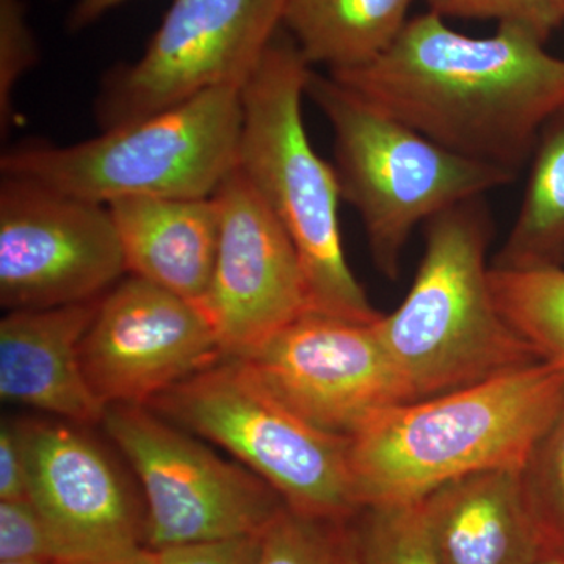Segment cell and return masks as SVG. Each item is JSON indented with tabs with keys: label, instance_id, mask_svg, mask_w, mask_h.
I'll list each match as a JSON object with an SVG mask.
<instances>
[{
	"label": "cell",
	"instance_id": "obj_1",
	"mask_svg": "<svg viewBox=\"0 0 564 564\" xmlns=\"http://www.w3.org/2000/svg\"><path fill=\"white\" fill-rule=\"evenodd\" d=\"M544 43L516 22L473 39L429 11L380 57L328 74L448 151L518 174L564 107V61Z\"/></svg>",
	"mask_w": 564,
	"mask_h": 564
},
{
	"label": "cell",
	"instance_id": "obj_2",
	"mask_svg": "<svg viewBox=\"0 0 564 564\" xmlns=\"http://www.w3.org/2000/svg\"><path fill=\"white\" fill-rule=\"evenodd\" d=\"M564 400V370L540 361L389 408L350 437L359 507L414 505L445 484L521 469Z\"/></svg>",
	"mask_w": 564,
	"mask_h": 564
},
{
	"label": "cell",
	"instance_id": "obj_3",
	"mask_svg": "<svg viewBox=\"0 0 564 564\" xmlns=\"http://www.w3.org/2000/svg\"><path fill=\"white\" fill-rule=\"evenodd\" d=\"M491 239L484 196L434 215L406 299L375 323L410 402L543 361L494 299L486 263Z\"/></svg>",
	"mask_w": 564,
	"mask_h": 564
},
{
	"label": "cell",
	"instance_id": "obj_4",
	"mask_svg": "<svg viewBox=\"0 0 564 564\" xmlns=\"http://www.w3.org/2000/svg\"><path fill=\"white\" fill-rule=\"evenodd\" d=\"M311 73L292 36L278 32L243 85L237 170L299 252L313 311L373 323L383 314L345 258L336 170L315 152L304 128Z\"/></svg>",
	"mask_w": 564,
	"mask_h": 564
},
{
	"label": "cell",
	"instance_id": "obj_5",
	"mask_svg": "<svg viewBox=\"0 0 564 564\" xmlns=\"http://www.w3.org/2000/svg\"><path fill=\"white\" fill-rule=\"evenodd\" d=\"M243 85H217L69 147L14 148L0 158V173L104 206L139 196L206 198L237 169Z\"/></svg>",
	"mask_w": 564,
	"mask_h": 564
},
{
	"label": "cell",
	"instance_id": "obj_6",
	"mask_svg": "<svg viewBox=\"0 0 564 564\" xmlns=\"http://www.w3.org/2000/svg\"><path fill=\"white\" fill-rule=\"evenodd\" d=\"M306 95L332 124L340 196L361 215L375 265L389 280L400 276L415 226L514 181L503 166L426 139L332 74L313 70Z\"/></svg>",
	"mask_w": 564,
	"mask_h": 564
},
{
	"label": "cell",
	"instance_id": "obj_7",
	"mask_svg": "<svg viewBox=\"0 0 564 564\" xmlns=\"http://www.w3.org/2000/svg\"><path fill=\"white\" fill-rule=\"evenodd\" d=\"M225 448L299 513L350 519L361 511L350 440L315 429L273 399L240 359L223 358L147 404Z\"/></svg>",
	"mask_w": 564,
	"mask_h": 564
},
{
	"label": "cell",
	"instance_id": "obj_8",
	"mask_svg": "<svg viewBox=\"0 0 564 564\" xmlns=\"http://www.w3.org/2000/svg\"><path fill=\"white\" fill-rule=\"evenodd\" d=\"M101 423L141 486L150 551L262 534L284 510L262 478L150 408L111 404Z\"/></svg>",
	"mask_w": 564,
	"mask_h": 564
},
{
	"label": "cell",
	"instance_id": "obj_9",
	"mask_svg": "<svg viewBox=\"0 0 564 564\" xmlns=\"http://www.w3.org/2000/svg\"><path fill=\"white\" fill-rule=\"evenodd\" d=\"M288 0H173L139 61L118 66L96 101L102 131L247 82L281 31Z\"/></svg>",
	"mask_w": 564,
	"mask_h": 564
},
{
	"label": "cell",
	"instance_id": "obj_10",
	"mask_svg": "<svg viewBox=\"0 0 564 564\" xmlns=\"http://www.w3.org/2000/svg\"><path fill=\"white\" fill-rule=\"evenodd\" d=\"M126 273L109 207L2 176L0 304L7 313L91 302Z\"/></svg>",
	"mask_w": 564,
	"mask_h": 564
},
{
	"label": "cell",
	"instance_id": "obj_11",
	"mask_svg": "<svg viewBox=\"0 0 564 564\" xmlns=\"http://www.w3.org/2000/svg\"><path fill=\"white\" fill-rule=\"evenodd\" d=\"M377 322L310 311L236 359L293 414L350 440L378 414L410 402Z\"/></svg>",
	"mask_w": 564,
	"mask_h": 564
},
{
	"label": "cell",
	"instance_id": "obj_12",
	"mask_svg": "<svg viewBox=\"0 0 564 564\" xmlns=\"http://www.w3.org/2000/svg\"><path fill=\"white\" fill-rule=\"evenodd\" d=\"M225 358L202 306L143 278L115 284L80 344L87 383L104 406H147Z\"/></svg>",
	"mask_w": 564,
	"mask_h": 564
},
{
	"label": "cell",
	"instance_id": "obj_13",
	"mask_svg": "<svg viewBox=\"0 0 564 564\" xmlns=\"http://www.w3.org/2000/svg\"><path fill=\"white\" fill-rule=\"evenodd\" d=\"M214 198L220 239L198 304L225 358H242L313 306L299 252L243 174L234 170Z\"/></svg>",
	"mask_w": 564,
	"mask_h": 564
},
{
	"label": "cell",
	"instance_id": "obj_14",
	"mask_svg": "<svg viewBox=\"0 0 564 564\" xmlns=\"http://www.w3.org/2000/svg\"><path fill=\"white\" fill-rule=\"evenodd\" d=\"M28 466L29 500L77 562L144 547V503L98 441L76 423L17 419Z\"/></svg>",
	"mask_w": 564,
	"mask_h": 564
},
{
	"label": "cell",
	"instance_id": "obj_15",
	"mask_svg": "<svg viewBox=\"0 0 564 564\" xmlns=\"http://www.w3.org/2000/svg\"><path fill=\"white\" fill-rule=\"evenodd\" d=\"M101 299L7 313L0 322L3 403L82 426L102 422L106 406L93 393L80 362L82 339Z\"/></svg>",
	"mask_w": 564,
	"mask_h": 564
},
{
	"label": "cell",
	"instance_id": "obj_16",
	"mask_svg": "<svg viewBox=\"0 0 564 564\" xmlns=\"http://www.w3.org/2000/svg\"><path fill=\"white\" fill-rule=\"evenodd\" d=\"M419 507L443 564H536L551 554L527 500L521 469L456 478Z\"/></svg>",
	"mask_w": 564,
	"mask_h": 564
},
{
	"label": "cell",
	"instance_id": "obj_17",
	"mask_svg": "<svg viewBox=\"0 0 564 564\" xmlns=\"http://www.w3.org/2000/svg\"><path fill=\"white\" fill-rule=\"evenodd\" d=\"M107 207L128 273L198 303L209 288L220 239V209L214 195L139 196Z\"/></svg>",
	"mask_w": 564,
	"mask_h": 564
},
{
	"label": "cell",
	"instance_id": "obj_18",
	"mask_svg": "<svg viewBox=\"0 0 564 564\" xmlns=\"http://www.w3.org/2000/svg\"><path fill=\"white\" fill-rule=\"evenodd\" d=\"M413 0H288L285 31L311 66L339 73L367 65L399 39Z\"/></svg>",
	"mask_w": 564,
	"mask_h": 564
},
{
	"label": "cell",
	"instance_id": "obj_19",
	"mask_svg": "<svg viewBox=\"0 0 564 564\" xmlns=\"http://www.w3.org/2000/svg\"><path fill=\"white\" fill-rule=\"evenodd\" d=\"M532 155L521 209L492 269H564V107L541 129Z\"/></svg>",
	"mask_w": 564,
	"mask_h": 564
},
{
	"label": "cell",
	"instance_id": "obj_20",
	"mask_svg": "<svg viewBox=\"0 0 564 564\" xmlns=\"http://www.w3.org/2000/svg\"><path fill=\"white\" fill-rule=\"evenodd\" d=\"M494 299L544 362L564 370V269L497 270Z\"/></svg>",
	"mask_w": 564,
	"mask_h": 564
},
{
	"label": "cell",
	"instance_id": "obj_21",
	"mask_svg": "<svg viewBox=\"0 0 564 564\" xmlns=\"http://www.w3.org/2000/svg\"><path fill=\"white\" fill-rule=\"evenodd\" d=\"M352 518H317L285 505L262 533L261 564H364Z\"/></svg>",
	"mask_w": 564,
	"mask_h": 564
},
{
	"label": "cell",
	"instance_id": "obj_22",
	"mask_svg": "<svg viewBox=\"0 0 564 564\" xmlns=\"http://www.w3.org/2000/svg\"><path fill=\"white\" fill-rule=\"evenodd\" d=\"M521 480L551 554H564V400L521 466Z\"/></svg>",
	"mask_w": 564,
	"mask_h": 564
},
{
	"label": "cell",
	"instance_id": "obj_23",
	"mask_svg": "<svg viewBox=\"0 0 564 564\" xmlns=\"http://www.w3.org/2000/svg\"><path fill=\"white\" fill-rule=\"evenodd\" d=\"M352 522L364 564H443L419 503L362 508Z\"/></svg>",
	"mask_w": 564,
	"mask_h": 564
},
{
	"label": "cell",
	"instance_id": "obj_24",
	"mask_svg": "<svg viewBox=\"0 0 564 564\" xmlns=\"http://www.w3.org/2000/svg\"><path fill=\"white\" fill-rule=\"evenodd\" d=\"M40 61L39 43L22 0H0V129L13 128L18 84Z\"/></svg>",
	"mask_w": 564,
	"mask_h": 564
},
{
	"label": "cell",
	"instance_id": "obj_25",
	"mask_svg": "<svg viewBox=\"0 0 564 564\" xmlns=\"http://www.w3.org/2000/svg\"><path fill=\"white\" fill-rule=\"evenodd\" d=\"M21 558L80 564L31 500L0 502V562Z\"/></svg>",
	"mask_w": 564,
	"mask_h": 564
},
{
	"label": "cell",
	"instance_id": "obj_26",
	"mask_svg": "<svg viewBox=\"0 0 564 564\" xmlns=\"http://www.w3.org/2000/svg\"><path fill=\"white\" fill-rule=\"evenodd\" d=\"M441 18H474L527 25L549 39L564 21V9L545 0H423Z\"/></svg>",
	"mask_w": 564,
	"mask_h": 564
},
{
	"label": "cell",
	"instance_id": "obj_27",
	"mask_svg": "<svg viewBox=\"0 0 564 564\" xmlns=\"http://www.w3.org/2000/svg\"><path fill=\"white\" fill-rule=\"evenodd\" d=\"M150 554L154 564H261L262 534L174 545Z\"/></svg>",
	"mask_w": 564,
	"mask_h": 564
},
{
	"label": "cell",
	"instance_id": "obj_28",
	"mask_svg": "<svg viewBox=\"0 0 564 564\" xmlns=\"http://www.w3.org/2000/svg\"><path fill=\"white\" fill-rule=\"evenodd\" d=\"M29 500L28 466L17 421L3 419L0 425V502Z\"/></svg>",
	"mask_w": 564,
	"mask_h": 564
},
{
	"label": "cell",
	"instance_id": "obj_29",
	"mask_svg": "<svg viewBox=\"0 0 564 564\" xmlns=\"http://www.w3.org/2000/svg\"><path fill=\"white\" fill-rule=\"evenodd\" d=\"M126 2H129V0H76L69 11L68 20H66L68 31H84V29L90 28L95 22L102 20L111 10Z\"/></svg>",
	"mask_w": 564,
	"mask_h": 564
},
{
	"label": "cell",
	"instance_id": "obj_30",
	"mask_svg": "<svg viewBox=\"0 0 564 564\" xmlns=\"http://www.w3.org/2000/svg\"><path fill=\"white\" fill-rule=\"evenodd\" d=\"M80 564H154L148 549H141L135 554L118 556V558L101 560V562H90Z\"/></svg>",
	"mask_w": 564,
	"mask_h": 564
},
{
	"label": "cell",
	"instance_id": "obj_31",
	"mask_svg": "<svg viewBox=\"0 0 564 564\" xmlns=\"http://www.w3.org/2000/svg\"><path fill=\"white\" fill-rule=\"evenodd\" d=\"M536 564H564V554H547L543 556Z\"/></svg>",
	"mask_w": 564,
	"mask_h": 564
},
{
	"label": "cell",
	"instance_id": "obj_32",
	"mask_svg": "<svg viewBox=\"0 0 564 564\" xmlns=\"http://www.w3.org/2000/svg\"><path fill=\"white\" fill-rule=\"evenodd\" d=\"M0 564H55L51 562H44V560H32V558H21V560H3Z\"/></svg>",
	"mask_w": 564,
	"mask_h": 564
},
{
	"label": "cell",
	"instance_id": "obj_33",
	"mask_svg": "<svg viewBox=\"0 0 564 564\" xmlns=\"http://www.w3.org/2000/svg\"><path fill=\"white\" fill-rule=\"evenodd\" d=\"M545 2L555 3V6L562 7V9H564V0H545Z\"/></svg>",
	"mask_w": 564,
	"mask_h": 564
}]
</instances>
